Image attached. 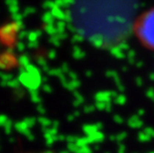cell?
<instances>
[{
	"label": "cell",
	"mask_w": 154,
	"mask_h": 153,
	"mask_svg": "<svg viewBox=\"0 0 154 153\" xmlns=\"http://www.w3.org/2000/svg\"><path fill=\"white\" fill-rule=\"evenodd\" d=\"M133 31L144 47L154 50V8L142 13L136 19Z\"/></svg>",
	"instance_id": "obj_1"
}]
</instances>
